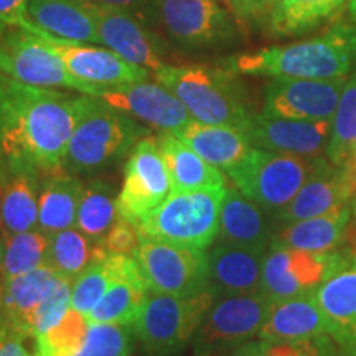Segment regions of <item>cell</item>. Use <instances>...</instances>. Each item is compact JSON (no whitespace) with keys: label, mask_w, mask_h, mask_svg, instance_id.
Wrapping results in <instances>:
<instances>
[{"label":"cell","mask_w":356,"mask_h":356,"mask_svg":"<svg viewBox=\"0 0 356 356\" xmlns=\"http://www.w3.org/2000/svg\"><path fill=\"white\" fill-rule=\"evenodd\" d=\"M328 335V322L315 292L269 302L257 338L269 341H302Z\"/></svg>","instance_id":"cell-24"},{"label":"cell","mask_w":356,"mask_h":356,"mask_svg":"<svg viewBox=\"0 0 356 356\" xmlns=\"http://www.w3.org/2000/svg\"><path fill=\"white\" fill-rule=\"evenodd\" d=\"M269 302L261 292L216 296L191 340L195 356H216L251 341L264 325Z\"/></svg>","instance_id":"cell-9"},{"label":"cell","mask_w":356,"mask_h":356,"mask_svg":"<svg viewBox=\"0 0 356 356\" xmlns=\"http://www.w3.org/2000/svg\"><path fill=\"white\" fill-rule=\"evenodd\" d=\"M71 287L73 280L65 277H56L50 292L47 293L42 304L33 314L32 318V338L42 335L56 325L65 314L71 309Z\"/></svg>","instance_id":"cell-41"},{"label":"cell","mask_w":356,"mask_h":356,"mask_svg":"<svg viewBox=\"0 0 356 356\" xmlns=\"http://www.w3.org/2000/svg\"><path fill=\"white\" fill-rule=\"evenodd\" d=\"M239 74L293 79L348 78L356 66V25H335L305 42L277 44L231 58Z\"/></svg>","instance_id":"cell-2"},{"label":"cell","mask_w":356,"mask_h":356,"mask_svg":"<svg viewBox=\"0 0 356 356\" xmlns=\"http://www.w3.org/2000/svg\"><path fill=\"white\" fill-rule=\"evenodd\" d=\"M47 266L58 277L74 280L92 261L108 254L102 244L92 243L78 228H68L48 236Z\"/></svg>","instance_id":"cell-31"},{"label":"cell","mask_w":356,"mask_h":356,"mask_svg":"<svg viewBox=\"0 0 356 356\" xmlns=\"http://www.w3.org/2000/svg\"><path fill=\"white\" fill-rule=\"evenodd\" d=\"M140 229L139 226L134 225L132 221L124 220L119 216L115 225L106 234L102 248L109 252V254H126L132 256L136 249L139 248L140 243Z\"/></svg>","instance_id":"cell-42"},{"label":"cell","mask_w":356,"mask_h":356,"mask_svg":"<svg viewBox=\"0 0 356 356\" xmlns=\"http://www.w3.org/2000/svg\"><path fill=\"white\" fill-rule=\"evenodd\" d=\"M229 10L243 24L259 22L273 13L277 0H226Z\"/></svg>","instance_id":"cell-44"},{"label":"cell","mask_w":356,"mask_h":356,"mask_svg":"<svg viewBox=\"0 0 356 356\" xmlns=\"http://www.w3.org/2000/svg\"><path fill=\"white\" fill-rule=\"evenodd\" d=\"M0 314H2V277H0Z\"/></svg>","instance_id":"cell-51"},{"label":"cell","mask_w":356,"mask_h":356,"mask_svg":"<svg viewBox=\"0 0 356 356\" xmlns=\"http://www.w3.org/2000/svg\"><path fill=\"white\" fill-rule=\"evenodd\" d=\"M216 356H239V355L236 353L234 350H231V351H225V353H220V355H216Z\"/></svg>","instance_id":"cell-50"},{"label":"cell","mask_w":356,"mask_h":356,"mask_svg":"<svg viewBox=\"0 0 356 356\" xmlns=\"http://www.w3.org/2000/svg\"><path fill=\"white\" fill-rule=\"evenodd\" d=\"M42 177L30 168H6L0 184L2 234L38 228V195Z\"/></svg>","instance_id":"cell-27"},{"label":"cell","mask_w":356,"mask_h":356,"mask_svg":"<svg viewBox=\"0 0 356 356\" xmlns=\"http://www.w3.org/2000/svg\"><path fill=\"white\" fill-rule=\"evenodd\" d=\"M3 177H6V165H3V160L0 157V184H2Z\"/></svg>","instance_id":"cell-49"},{"label":"cell","mask_w":356,"mask_h":356,"mask_svg":"<svg viewBox=\"0 0 356 356\" xmlns=\"http://www.w3.org/2000/svg\"><path fill=\"white\" fill-rule=\"evenodd\" d=\"M215 299L211 287L191 296L147 292L140 317L134 325L145 355H180L191 343Z\"/></svg>","instance_id":"cell-5"},{"label":"cell","mask_w":356,"mask_h":356,"mask_svg":"<svg viewBox=\"0 0 356 356\" xmlns=\"http://www.w3.org/2000/svg\"><path fill=\"white\" fill-rule=\"evenodd\" d=\"M6 26H19L47 40L51 38L30 22L29 0H0V29H6Z\"/></svg>","instance_id":"cell-43"},{"label":"cell","mask_w":356,"mask_h":356,"mask_svg":"<svg viewBox=\"0 0 356 356\" xmlns=\"http://www.w3.org/2000/svg\"><path fill=\"white\" fill-rule=\"evenodd\" d=\"M353 216L356 218V191H355V198H353Z\"/></svg>","instance_id":"cell-52"},{"label":"cell","mask_w":356,"mask_h":356,"mask_svg":"<svg viewBox=\"0 0 356 356\" xmlns=\"http://www.w3.org/2000/svg\"><path fill=\"white\" fill-rule=\"evenodd\" d=\"M83 96L30 86L0 73V157L6 168L63 170Z\"/></svg>","instance_id":"cell-1"},{"label":"cell","mask_w":356,"mask_h":356,"mask_svg":"<svg viewBox=\"0 0 356 356\" xmlns=\"http://www.w3.org/2000/svg\"><path fill=\"white\" fill-rule=\"evenodd\" d=\"M96 97L160 132L178 136L193 121L184 102L160 83L140 81L106 88Z\"/></svg>","instance_id":"cell-14"},{"label":"cell","mask_w":356,"mask_h":356,"mask_svg":"<svg viewBox=\"0 0 356 356\" xmlns=\"http://www.w3.org/2000/svg\"><path fill=\"white\" fill-rule=\"evenodd\" d=\"M350 15L356 24V0H350Z\"/></svg>","instance_id":"cell-48"},{"label":"cell","mask_w":356,"mask_h":356,"mask_svg":"<svg viewBox=\"0 0 356 356\" xmlns=\"http://www.w3.org/2000/svg\"><path fill=\"white\" fill-rule=\"evenodd\" d=\"M356 173L348 167H335L325 159L318 170L305 181L299 193L282 210L274 213L277 222H293L327 215L353 204Z\"/></svg>","instance_id":"cell-17"},{"label":"cell","mask_w":356,"mask_h":356,"mask_svg":"<svg viewBox=\"0 0 356 356\" xmlns=\"http://www.w3.org/2000/svg\"><path fill=\"white\" fill-rule=\"evenodd\" d=\"M53 48L74 78L101 89L147 81L150 71L129 63L118 53L88 43H71L50 38Z\"/></svg>","instance_id":"cell-18"},{"label":"cell","mask_w":356,"mask_h":356,"mask_svg":"<svg viewBox=\"0 0 356 356\" xmlns=\"http://www.w3.org/2000/svg\"><path fill=\"white\" fill-rule=\"evenodd\" d=\"M95 17L99 42L106 48L115 51L129 63L145 68L152 74L165 65L155 48L152 37L140 25L136 15L119 8L95 3Z\"/></svg>","instance_id":"cell-19"},{"label":"cell","mask_w":356,"mask_h":356,"mask_svg":"<svg viewBox=\"0 0 356 356\" xmlns=\"http://www.w3.org/2000/svg\"><path fill=\"white\" fill-rule=\"evenodd\" d=\"M88 2L96 3V6H104V7L119 8V10H126L136 17H140V13L145 12L147 7L150 6V0H88Z\"/></svg>","instance_id":"cell-46"},{"label":"cell","mask_w":356,"mask_h":356,"mask_svg":"<svg viewBox=\"0 0 356 356\" xmlns=\"http://www.w3.org/2000/svg\"><path fill=\"white\" fill-rule=\"evenodd\" d=\"M323 162V157L309 159L254 147L248 157L226 172V175H229L243 195L274 215L292 202Z\"/></svg>","instance_id":"cell-7"},{"label":"cell","mask_w":356,"mask_h":356,"mask_svg":"<svg viewBox=\"0 0 356 356\" xmlns=\"http://www.w3.org/2000/svg\"><path fill=\"white\" fill-rule=\"evenodd\" d=\"M0 73L30 86L99 96L102 89L74 78L47 40L19 26L0 29Z\"/></svg>","instance_id":"cell-8"},{"label":"cell","mask_w":356,"mask_h":356,"mask_svg":"<svg viewBox=\"0 0 356 356\" xmlns=\"http://www.w3.org/2000/svg\"><path fill=\"white\" fill-rule=\"evenodd\" d=\"M178 137L210 165L225 173L239 165L254 149L244 131L229 126H210L191 121Z\"/></svg>","instance_id":"cell-29"},{"label":"cell","mask_w":356,"mask_h":356,"mask_svg":"<svg viewBox=\"0 0 356 356\" xmlns=\"http://www.w3.org/2000/svg\"><path fill=\"white\" fill-rule=\"evenodd\" d=\"M56 277L50 267L42 266L8 282H2L0 320L22 337L32 338L33 314L50 292Z\"/></svg>","instance_id":"cell-26"},{"label":"cell","mask_w":356,"mask_h":356,"mask_svg":"<svg viewBox=\"0 0 356 356\" xmlns=\"http://www.w3.org/2000/svg\"><path fill=\"white\" fill-rule=\"evenodd\" d=\"M29 19L61 42L101 43L95 3L88 0H29Z\"/></svg>","instance_id":"cell-23"},{"label":"cell","mask_w":356,"mask_h":356,"mask_svg":"<svg viewBox=\"0 0 356 356\" xmlns=\"http://www.w3.org/2000/svg\"><path fill=\"white\" fill-rule=\"evenodd\" d=\"M145 356H147V355H145Z\"/></svg>","instance_id":"cell-54"},{"label":"cell","mask_w":356,"mask_h":356,"mask_svg":"<svg viewBox=\"0 0 356 356\" xmlns=\"http://www.w3.org/2000/svg\"><path fill=\"white\" fill-rule=\"evenodd\" d=\"M266 252L220 241L207 254L208 284L216 296L259 293Z\"/></svg>","instance_id":"cell-21"},{"label":"cell","mask_w":356,"mask_h":356,"mask_svg":"<svg viewBox=\"0 0 356 356\" xmlns=\"http://www.w3.org/2000/svg\"><path fill=\"white\" fill-rule=\"evenodd\" d=\"M25 337L13 332L0 320V356H38L37 351H30L25 345Z\"/></svg>","instance_id":"cell-45"},{"label":"cell","mask_w":356,"mask_h":356,"mask_svg":"<svg viewBox=\"0 0 356 356\" xmlns=\"http://www.w3.org/2000/svg\"><path fill=\"white\" fill-rule=\"evenodd\" d=\"M147 129L131 115L96 96L83 95L81 113L71 134L63 170L73 175H91L114 165L131 152Z\"/></svg>","instance_id":"cell-4"},{"label":"cell","mask_w":356,"mask_h":356,"mask_svg":"<svg viewBox=\"0 0 356 356\" xmlns=\"http://www.w3.org/2000/svg\"><path fill=\"white\" fill-rule=\"evenodd\" d=\"M328 335L345 356H356V256L315 291Z\"/></svg>","instance_id":"cell-20"},{"label":"cell","mask_w":356,"mask_h":356,"mask_svg":"<svg viewBox=\"0 0 356 356\" xmlns=\"http://www.w3.org/2000/svg\"><path fill=\"white\" fill-rule=\"evenodd\" d=\"M84 191L81 178L60 170L42 177L38 195V229L51 236L76 225Z\"/></svg>","instance_id":"cell-28"},{"label":"cell","mask_w":356,"mask_h":356,"mask_svg":"<svg viewBox=\"0 0 356 356\" xmlns=\"http://www.w3.org/2000/svg\"><path fill=\"white\" fill-rule=\"evenodd\" d=\"M346 167H348L351 172H355V173H356V149H355V152H353V155H351L350 162H348V163H346Z\"/></svg>","instance_id":"cell-47"},{"label":"cell","mask_w":356,"mask_h":356,"mask_svg":"<svg viewBox=\"0 0 356 356\" xmlns=\"http://www.w3.org/2000/svg\"><path fill=\"white\" fill-rule=\"evenodd\" d=\"M275 218L238 188L226 190L220 213V241L269 249L275 239Z\"/></svg>","instance_id":"cell-22"},{"label":"cell","mask_w":356,"mask_h":356,"mask_svg":"<svg viewBox=\"0 0 356 356\" xmlns=\"http://www.w3.org/2000/svg\"><path fill=\"white\" fill-rule=\"evenodd\" d=\"M106 257H108V254L92 261L73 280V287H71V309L88 315L104 297L111 284V279H113Z\"/></svg>","instance_id":"cell-39"},{"label":"cell","mask_w":356,"mask_h":356,"mask_svg":"<svg viewBox=\"0 0 356 356\" xmlns=\"http://www.w3.org/2000/svg\"><path fill=\"white\" fill-rule=\"evenodd\" d=\"M154 76L184 102L193 121L244 131L252 118L246 95L229 68L163 65Z\"/></svg>","instance_id":"cell-3"},{"label":"cell","mask_w":356,"mask_h":356,"mask_svg":"<svg viewBox=\"0 0 356 356\" xmlns=\"http://www.w3.org/2000/svg\"><path fill=\"white\" fill-rule=\"evenodd\" d=\"M239 356H333L330 341L323 337L302 341H248L234 348Z\"/></svg>","instance_id":"cell-40"},{"label":"cell","mask_w":356,"mask_h":356,"mask_svg":"<svg viewBox=\"0 0 356 356\" xmlns=\"http://www.w3.org/2000/svg\"><path fill=\"white\" fill-rule=\"evenodd\" d=\"M118 220V193L114 186L101 178L84 185L74 228L92 243L102 244Z\"/></svg>","instance_id":"cell-32"},{"label":"cell","mask_w":356,"mask_h":356,"mask_svg":"<svg viewBox=\"0 0 356 356\" xmlns=\"http://www.w3.org/2000/svg\"><path fill=\"white\" fill-rule=\"evenodd\" d=\"M0 241H2V222H0Z\"/></svg>","instance_id":"cell-53"},{"label":"cell","mask_w":356,"mask_h":356,"mask_svg":"<svg viewBox=\"0 0 356 356\" xmlns=\"http://www.w3.org/2000/svg\"><path fill=\"white\" fill-rule=\"evenodd\" d=\"M351 216L353 204H346L327 215L286 222L275 233L274 243L317 254L335 251L343 239Z\"/></svg>","instance_id":"cell-30"},{"label":"cell","mask_w":356,"mask_h":356,"mask_svg":"<svg viewBox=\"0 0 356 356\" xmlns=\"http://www.w3.org/2000/svg\"><path fill=\"white\" fill-rule=\"evenodd\" d=\"M50 239L38 228L17 234H2L0 241V277L8 282L13 277L47 266Z\"/></svg>","instance_id":"cell-35"},{"label":"cell","mask_w":356,"mask_h":356,"mask_svg":"<svg viewBox=\"0 0 356 356\" xmlns=\"http://www.w3.org/2000/svg\"><path fill=\"white\" fill-rule=\"evenodd\" d=\"M346 78H273L267 84L262 113L305 121H333Z\"/></svg>","instance_id":"cell-13"},{"label":"cell","mask_w":356,"mask_h":356,"mask_svg":"<svg viewBox=\"0 0 356 356\" xmlns=\"http://www.w3.org/2000/svg\"><path fill=\"white\" fill-rule=\"evenodd\" d=\"M226 190L172 193L137 222L140 234L204 251L220 234V213Z\"/></svg>","instance_id":"cell-6"},{"label":"cell","mask_w":356,"mask_h":356,"mask_svg":"<svg viewBox=\"0 0 356 356\" xmlns=\"http://www.w3.org/2000/svg\"><path fill=\"white\" fill-rule=\"evenodd\" d=\"M346 0H277L269 24L280 37L300 35L332 19Z\"/></svg>","instance_id":"cell-34"},{"label":"cell","mask_w":356,"mask_h":356,"mask_svg":"<svg viewBox=\"0 0 356 356\" xmlns=\"http://www.w3.org/2000/svg\"><path fill=\"white\" fill-rule=\"evenodd\" d=\"M139 262L147 289L172 296H191L210 287L204 251L140 236L132 254Z\"/></svg>","instance_id":"cell-11"},{"label":"cell","mask_w":356,"mask_h":356,"mask_svg":"<svg viewBox=\"0 0 356 356\" xmlns=\"http://www.w3.org/2000/svg\"><path fill=\"white\" fill-rule=\"evenodd\" d=\"M157 144L170 175L172 193L226 188L225 173L200 157L175 134L160 132Z\"/></svg>","instance_id":"cell-25"},{"label":"cell","mask_w":356,"mask_h":356,"mask_svg":"<svg viewBox=\"0 0 356 356\" xmlns=\"http://www.w3.org/2000/svg\"><path fill=\"white\" fill-rule=\"evenodd\" d=\"M89 320L81 312L70 309L50 330L35 338L38 356H74L84 343Z\"/></svg>","instance_id":"cell-37"},{"label":"cell","mask_w":356,"mask_h":356,"mask_svg":"<svg viewBox=\"0 0 356 356\" xmlns=\"http://www.w3.org/2000/svg\"><path fill=\"white\" fill-rule=\"evenodd\" d=\"M168 35L186 48L211 47L233 35L228 13L216 0H157Z\"/></svg>","instance_id":"cell-16"},{"label":"cell","mask_w":356,"mask_h":356,"mask_svg":"<svg viewBox=\"0 0 356 356\" xmlns=\"http://www.w3.org/2000/svg\"><path fill=\"white\" fill-rule=\"evenodd\" d=\"M244 134L256 149L318 159L327 152L332 121H305L262 113L252 114Z\"/></svg>","instance_id":"cell-15"},{"label":"cell","mask_w":356,"mask_h":356,"mask_svg":"<svg viewBox=\"0 0 356 356\" xmlns=\"http://www.w3.org/2000/svg\"><path fill=\"white\" fill-rule=\"evenodd\" d=\"M356 149V68L346 78L345 88L338 101L337 113L332 121V137L328 142L327 157L335 167H346Z\"/></svg>","instance_id":"cell-36"},{"label":"cell","mask_w":356,"mask_h":356,"mask_svg":"<svg viewBox=\"0 0 356 356\" xmlns=\"http://www.w3.org/2000/svg\"><path fill=\"white\" fill-rule=\"evenodd\" d=\"M353 254L340 251L307 252L273 243L262 266L261 293L273 300L292 299L315 292L343 267Z\"/></svg>","instance_id":"cell-10"},{"label":"cell","mask_w":356,"mask_h":356,"mask_svg":"<svg viewBox=\"0 0 356 356\" xmlns=\"http://www.w3.org/2000/svg\"><path fill=\"white\" fill-rule=\"evenodd\" d=\"M172 195V181L160 154L157 137H142L129 154L122 188L118 195V211L137 225Z\"/></svg>","instance_id":"cell-12"},{"label":"cell","mask_w":356,"mask_h":356,"mask_svg":"<svg viewBox=\"0 0 356 356\" xmlns=\"http://www.w3.org/2000/svg\"><path fill=\"white\" fill-rule=\"evenodd\" d=\"M111 275L113 279L104 297L86 315L89 323L136 325L149 289L144 282H136L121 275Z\"/></svg>","instance_id":"cell-33"},{"label":"cell","mask_w":356,"mask_h":356,"mask_svg":"<svg viewBox=\"0 0 356 356\" xmlns=\"http://www.w3.org/2000/svg\"><path fill=\"white\" fill-rule=\"evenodd\" d=\"M137 345L140 343L134 325L91 323L74 356H132Z\"/></svg>","instance_id":"cell-38"}]
</instances>
